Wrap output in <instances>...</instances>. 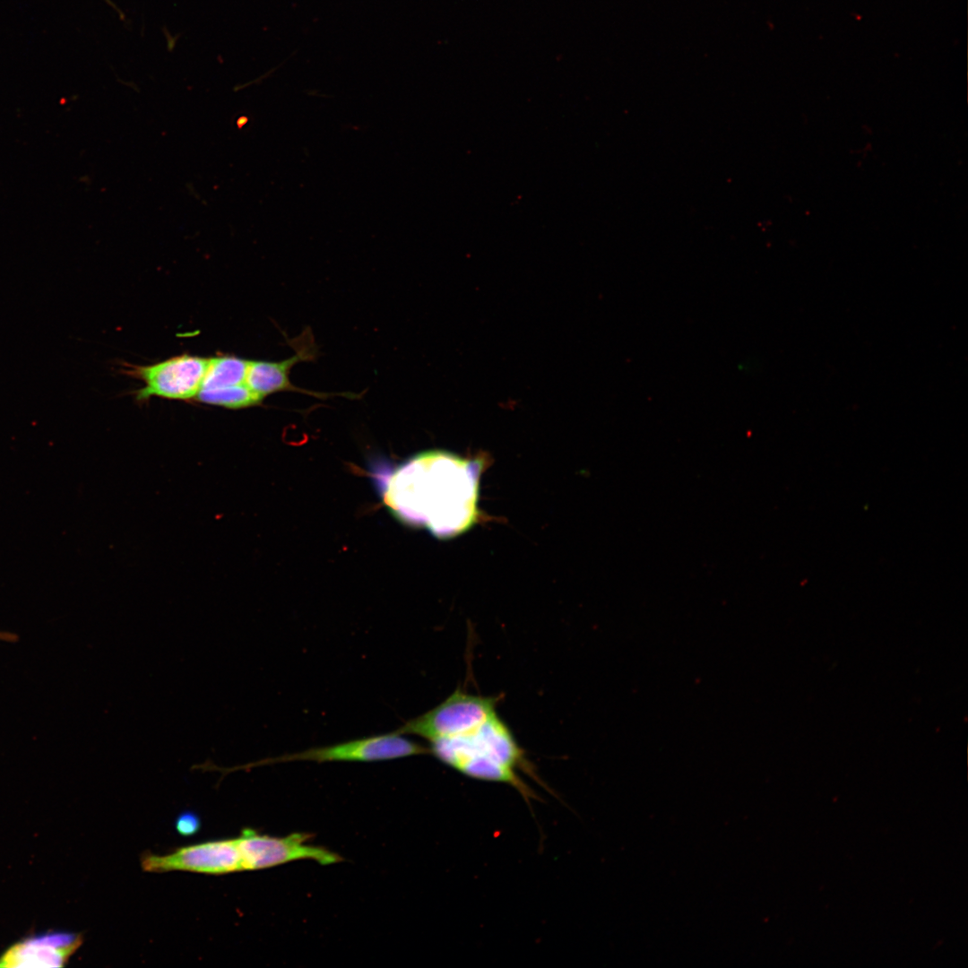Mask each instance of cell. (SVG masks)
Instances as JSON below:
<instances>
[{
    "mask_svg": "<svg viewBox=\"0 0 968 968\" xmlns=\"http://www.w3.org/2000/svg\"><path fill=\"white\" fill-rule=\"evenodd\" d=\"M82 943L72 932H49L27 938L0 956V967H63Z\"/></svg>",
    "mask_w": 968,
    "mask_h": 968,
    "instance_id": "9c48e42d",
    "label": "cell"
},
{
    "mask_svg": "<svg viewBox=\"0 0 968 968\" xmlns=\"http://www.w3.org/2000/svg\"><path fill=\"white\" fill-rule=\"evenodd\" d=\"M290 345L295 354L283 360H249L246 385L262 399L278 392H297L321 399L339 395L302 389L290 381V370L296 364L313 361L318 357L319 351L311 331L305 330L292 339Z\"/></svg>",
    "mask_w": 968,
    "mask_h": 968,
    "instance_id": "ba28073f",
    "label": "cell"
},
{
    "mask_svg": "<svg viewBox=\"0 0 968 968\" xmlns=\"http://www.w3.org/2000/svg\"><path fill=\"white\" fill-rule=\"evenodd\" d=\"M249 360L235 356L209 359L200 389L227 387L246 383Z\"/></svg>",
    "mask_w": 968,
    "mask_h": 968,
    "instance_id": "30bf717a",
    "label": "cell"
},
{
    "mask_svg": "<svg viewBox=\"0 0 968 968\" xmlns=\"http://www.w3.org/2000/svg\"><path fill=\"white\" fill-rule=\"evenodd\" d=\"M209 359L183 354L148 365H127L125 372L143 382L136 392L139 402L151 397L174 400L195 398L203 380Z\"/></svg>",
    "mask_w": 968,
    "mask_h": 968,
    "instance_id": "5b68a950",
    "label": "cell"
},
{
    "mask_svg": "<svg viewBox=\"0 0 968 968\" xmlns=\"http://www.w3.org/2000/svg\"><path fill=\"white\" fill-rule=\"evenodd\" d=\"M428 743L429 753L444 765L471 779L510 785L527 804L538 797L519 776L517 769L546 787L512 730L497 713L465 732Z\"/></svg>",
    "mask_w": 968,
    "mask_h": 968,
    "instance_id": "7a4b0ae2",
    "label": "cell"
},
{
    "mask_svg": "<svg viewBox=\"0 0 968 968\" xmlns=\"http://www.w3.org/2000/svg\"><path fill=\"white\" fill-rule=\"evenodd\" d=\"M142 868L148 872L184 870L225 874L242 870L236 838L205 842L177 849L166 855L145 853Z\"/></svg>",
    "mask_w": 968,
    "mask_h": 968,
    "instance_id": "52a82bcc",
    "label": "cell"
},
{
    "mask_svg": "<svg viewBox=\"0 0 968 968\" xmlns=\"http://www.w3.org/2000/svg\"><path fill=\"white\" fill-rule=\"evenodd\" d=\"M500 696H482L456 689L445 701L427 713L409 720L396 730L414 735L428 742L465 732L493 713Z\"/></svg>",
    "mask_w": 968,
    "mask_h": 968,
    "instance_id": "277c9868",
    "label": "cell"
},
{
    "mask_svg": "<svg viewBox=\"0 0 968 968\" xmlns=\"http://www.w3.org/2000/svg\"><path fill=\"white\" fill-rule=\"evenodd\" d=\"M195 400L205 404L238 410L260 405L264 399L245 383L220 388L200 389Z\"/></svg>",
    "mask_w": 968,
    "mask_h": 968,
    "instance_id": "8fae6325",
    "label": "cell"
},
{
    "mask_svg": "<svg viewBox=\"0 0 968 968\" xmlns=\"http://www.w3.org/2000/svg\"><path fill=\"white\" fill-rule=\"evenodd\" d=\"M482 464L445 451L416 454L383 481L384 503L403 523L439 539L468 530L477 518Z\"/></svg>",
    "mask_w": 968,
    "mask_h": 968,
    "instance_id": "6da1fadb",
    "label": "cell"
},
{
    "mask_svg": "<svg viewBox=\"0 0 968 968\" xmlns=\"http://www.w3.org/2000/svg\"><path fill=\"white\" fill-rule=\"evenodd\" d=\"M308 838L309 834L305 833L276 837L246 828L236 838L242 870L268 869L301 860H312L321 865H330L342 860L325 848L308 844Z\"/></svg>",
    "mask_w": 968,
    "mask_h": 968,
    "instance_id": "8992f818",
    "label": "cell"
},
{
    "mask_svg": "<svg viewBox=\"0 0 968 968\" xmlns=\"http://www.w3.org/2000/svg\"><path fill=\"white\" fill-rule=\"evenodd\" d=\"M429 753L428 748L407 739L397 730L348 740L333 745L312 748L307 750L263 759L246 765L255 767L262 765L290 762H377ZM242 766V768H245Z\"/></svg>",
    "mask_w": 968,
    "mask_h": 968,
    "instance_id": "3957f363",
    "label": "cell"
},
{
    "mask_svg": "<svg viewBox=\"0 0 968 968\" xmlns=\"http://www.w3.org/2000/svg\"><path fill=\"white\" fill-rule=\"evenodd\" d=\"M175 827L179 834L183 836H191L199 831L201 820L195 813L186 811L177 817L175 822Z\"/></svg>",
    "mask_w": 968,
    "mask_h": 968,
    "instance_id": "7c38bea8",
    "label": "cell"
}]
</instances>
